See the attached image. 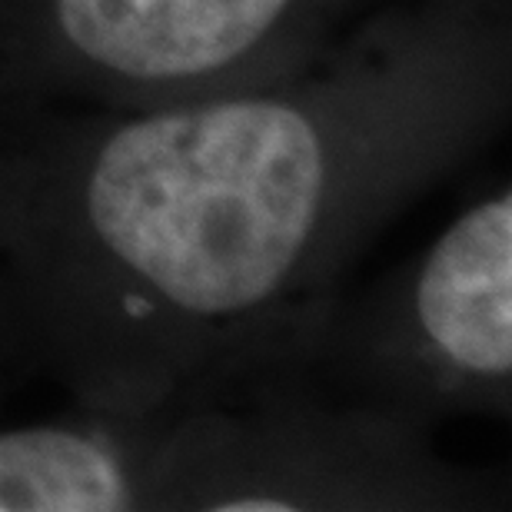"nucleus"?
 Masks as SVG:
<instances>
[{
    "instance_id": "1",
    "label": "nucleus",
    "mask_w": 512,
    "mask_h": 512,
    "mask_svg": "<svg viewBox=\"0 0 512 512\" xmlns=\"http://www.w3.org/2000/svg\"><path fill=\"white\" fill-rule=\"evenodd\" d=\"M506 7L403 0L183 104H0V363L163 416L306 356L376 233L506 120Z\"/></svg>"
},
{
    "instance_id": "2",
    "label": "nucleus",
    "mask_w": 512,
    "mask_h": 512,
    "mask_svg": "<svg viewBox=\"0 0 512 512\" xmlns=\"http://www.w3.org/2000/svg\"><path fill=\"white\" fill-rule=\"evenodd\" d=\"M346 380L426 419L433 409L509 406L512 389V193L469 203L409 276L393 343L353 350Z\"/></svg>"
},
{
    "instance_id": "3",
    "label": "nucleus",
    "mask_w": 512,
    "mask_h": 512,
    "mask_svg": "<svg viewBox=\"0 0 512 512\" xmlns=\"http://www.w3.org/2000/svg\"><path fill=\"white\" fill-rule=\"evenodd\" d=\"M173 416L70 403L64 416L0 423V512L167 509Z\"/></svg>"
}]
</instances>
